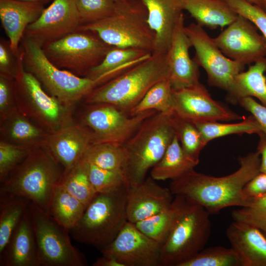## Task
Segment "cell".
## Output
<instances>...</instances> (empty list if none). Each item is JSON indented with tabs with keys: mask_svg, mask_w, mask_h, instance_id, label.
<instances>
[{
	"mask_svg": "<svg viewBox=\"0 0 266 266\" xmlns=\"http://www.w3.org/2000/svg\"><path fill=\"white\" fill-rule=\"evenodd\" d=\"M239 167L234 172L214 177L192 169L171 180L169 188L173 195L204 207L210 214L230 206L245 207L253 199L244 194L245 185L260 172L261 156L257 151L239 158Z\"/></svg>",
	"mask_w": 266,
	"mask_h": 266,
	"instance_id": "1",
	"label": "cell"
},
{
	"mask_svg": "<svg viewBox=\"0 0 266 266\" xmlns=\"http://www.w3.org/2000/svg\"><path fill=\"white\" fill-rule=\"evenodd\" d=\"M166 53H152L147 59L95 87L83 103H105L129 113L154 85L169 79Z\"/></svg>",
	"mask_w": 266,
	"mask_h": 266,
	"instance_id": "2",
	"label": "cell"
},
{
	"mask_svg": "<svg viewBox=\"0 0 266 266\" xmlns=\"http://www.w3.org/2000/svg\"><path fill=\"white\" fill-rule=\"evenodd\" d=\"M64 168L46 146L32 150L0 183V192L28 199L47 213Z\"/></svg>",
	"mask_w": 266,
	"mask_h": 266,
	"instance_id": "3",
	"label": "cell"
},
{
	"mask_svg": "<svg viewBox=\"0 0 266 266\" xmlns=\"http://www.w3.org/2000/svg\"><path fill=\"white\" fill-rule=\"evenodd\" d=\"M175 213L168 236L161 248V266H178L201 250L211 233L210 214L202 206L174 195Z\"/></svg>",
	"mask_w": 266,
	"mask_h": 266,
	"instance_id": "4",
	"label": "cell"
},
{
	"mask_svg": "<svg viewBox=\"0 0 266 266\" xmlns=\"http://www.w3.org/2000/svg\"><path fill=\"white\" fill-rule=\"evenodd\" d=\"M173 113L157 112L149 117L123 145L126 153L123 173L128 186L142 183L164 156L175 135Z\"/></svg>",
	"mask_w": 266,
	"mask_h": 266,
	"instance_id": "5",
	"label": "cell"
},
{
	"mask_svg": "<svg viewBox=\"0 0 266 266\" xmlns=\"http://www.w3.org/2000/svg\"><path fill=\"white\" fill-rule=\"evenodd\" d=\"M78 30L93 32L114 47L137 48L152 53L154 49L155 34L148 22L146 9L139 0L115 2L110 15L81 25Z\"/></svg>",
	"mask_w": 266,
	"mask_h": 266,
	"instance_id": "6",
	"label": "cell"
},
{
	"mask_svg": "<svg viewBox=\"0 0 266 266\" xmlns=\"http://www.w3.org/2000/svg\"><path fill=\"white\" fill-rule=\"evenodd\" d=\"M128 186L110 193H97L69 233L77 241L100 250L109 244L128 221Z\"/></svg>",
	"mask_w": 266,
	"mask_h": 266,
	"instance_id": "7",
	"label": "cell"
},
{
	"mask_svg": "<svg viewBox=\"0 0 266 266\" xmlns=\"http://www.w3.org/2000/svg\"><path fill=\"white\" fill-rule=\"evenodd\" d=\"M19 47L25 69L36 78L48 94L64 104L75 108L97 86L91 79L56 66L42 47L31 39L23 36Z\"/></svg>",
	"mask_w": 266,
	"mask_h": 266,
	"instance_id": "8",
	"label": "cell"
},
{
	"mask_svg": "<svg viewBox=\"0 0 266 266\" xmlns=\"http://www.w3.org/2000/svg\"><path fill=\"white\" fill-rule=\"evenodd\" d=\"M14 84L18 110L48 133H54L74 122L75 108L48 94L36 78L25 69L20 49Z\"/></svg>",
	"mask_w": 266,
	"mask_h": 266,
	"instance_id": "9",
	"label": "cell"
},
{
	"mask_svg": "<svg viewBox=\"0 0 266 266\" xmlns=\"http://www.w3.org/2000/svg\"><path fill=\"white\" fill-rule=\"evenodd\" d=\"M113 47L93 32L77 30L42 48L56 66L85 77Z\"/></svg>",
	"mask_w": 266,
	"mask_h": 266,
	"instance_id": "10",
	"label": "cell"
},
{
	"mask_svg": "<svg viewBox=\"0 0 266 266\" xmlns=\"http://www.w3.org/2000/svg\"><path fill=\"white\" fill-rule=\"evenodd\" d=\"M29 213L40 266H86L84 255L70 241L69 231L31 201Z\"/></svg>",
	"mask_w": 266,
	"mask_h": 266,
	"instance_id": "11",
	"label": "cell"
},
{
	"mask_svg": "<svg viewBox=\"0 0 266 266\" xmlns=\"http://www.w3.org/2000/svg\"><path fill=\"white\" fill-rule=\"evenodd\" d=\"M82 105L79 113V122L92 132L93 143L123 145L147 118L157 112L149 110L131 116L108 103H82Z\"/></svg>",
	"mask_w": 266,
	"mask_h": 266,
	"instance_id": "12",
	"label": "cell"
},
{
	"mask_svg": "<svg viewBox=\"0 0 266 266\" xmlns=\"http://www.w3.org/2000/svg\"><path fill=\"white\" fill-rule=\"evenodd\" d=\"M185 31L195 50L194 59L205 70L209 85L228 92L245 66L225 56L213 38L197 23H190Z\"/></svg>",
	"mask_w": 266,
	"mask_h": 266,
	"instance_id": "13",
	"label": "cell"
},
{
	"mask_svg": "<svg viewBox=\"0 0 266 266\" xmlns=\"http://www.w3.org/2000/svg\"><path fill=\"white\" fill-rule=\"evenodd\" d=\"M213 38L225 56L245 66L266 57V40L251 21L240 15Z\"/></svg>",
	"mask_w": 266,
	"mask_h": 266,
	"instance_id": "14",
	"label": "cell"
},
{
	"mask_svg": "<svg viewBox=\"0 0 266 266\" xmlns=\"http://www.w3.org/2000/svg\"><path fill=\"white\" fill-rule=\"evenodd\" d=\"M162 246L127 221L113 241L100 251L123 266H158Z\"/></svg>",
	"mask_w": 266,
	"mask_h": 266,
	"instance_id": "15",
	"label": "cell"
},
{
	"mask_svg": "<svg viewBox=\"0 0 266 266\" xmlns=\"http://www.w3.org/2000/svg\"><path fill=\"white\" fill-rule=\"evenodd\" d=\"M174 112L192 123L231 121L243 118L213 100L200 82L179 89H172Z\"/></svg>",
	"mask_w": 266,
	"mask_h": 266,
	"instance_id": "16",
	"label": "cell"
},
{
	"mask_svg": "<svg viewBox=\"0 0 266 266\" xmlns=\"http://www.w3.org/2000/svg\"><path fill=\"white\" fill-rule=\"evenodd\" d=\"M80 26L74 0H54L27 28L24 36L43 47L77 31Z\"/></svg>",
	"mask_w": 266,
	"mask_h": 266,
	"instance_id": "17",
	"label": "cell"
},
{
	"mask_svg": "<svg viewBox=\"0 0 266 266\" xmlns=\"http://www.w3.org/2000/svg\"><path fill=\"white\" fill-rule=\"evenodd\" d=\"M185 27L182 13L175 24L170 45L166 53L169 80L174 90L200 82L199 66L194 59L190 57L189 50L192 46L186 33Z\"/></svg>",
	"mask_w": 266,
	"mask_h": 266,
	"instance_id": "18",
	"label": "cell"
},
{
	"mask_svg": "<svg viewBox=\"0 0 266 266\" xmlns=\"http://www.w3.org/2000/svg\"><path fill=\"white\" fill-rule=\"evenodd\" d=\"M94 143L91 130L80 123L74 122L50 134L46 147L64 168L68 171L83 158Z\"/></svg>",
	"mask_w": 266,
	"mask_h": 266,
	"instance_id": "19",
	"label": "cell"
},
{
	"mask_svg": "<svg viewBox=\"0 0 266 266\" xmlns=\"http://www.w3.org/2000/svg\"><path fill=\"white\" fill-rule=\"evenodd\" d=\"M173 195L151 176L142 183L128 187L127 217L133 223L144 220L169 207Z\"/></svg>",
	"mask_w": 266,
	"mask_h": 266,
	"instance_id": "20",
	"label": "cell"
},
{
	"mask_svg": "<svg viewBox=\"0 0 266 266\" xmlns=\"http://www.w3.org/2000/svg\"><path fill=\"white\" fill-rule=\"evenodd\" d=\"M44 5L18 0H0V19L11 48L17 56L27 28L40 16Z\"/></svg>",
	"mask_w": 266,
	"mask_h": 266,
	"instance_id": "21",
	"label": "cell"
},
{
	"mask_svg": "<svg viewBox=\"0 0 266 266\" xmlns=\"http://www.w3.org/2000/svg\"><path fill=\"white\" fill-rule=\"evenodd\" d=\"M226 235L242 266H266V236L260 229L234 221L227 229Z\"/></svg>",
	"mask_w": 266,
	"mask_h": 266,
	"instance_id": "22",
	"label": "cell"
},
{
	"mask_svg": "<svg viewBox=\"0 0 266 266\" xmlns=\"http://www.w3.org/2000/svg\"><path fill=\"white\" fill-rule=\"evenodd\" d=\"M145 6L148 22L155 34L153 53H166L175 24L183 13L184 0H139Z\"/></svg>",
	"mask_w": 266,
	"mask_h": 266,
	"instance_id": "23",
	"label": "cell"
},
{
	"mask_svg": "<svg viewBox=\"0 0 266 266\" xmlns=\"http://www.w3.org/2000/svg\"><path fill=\"white\" fill-rule=\"evenodd\" d=\"M0 266H40L29 208L0 253Z\"/></svg>",
	"mask_w": 266,
	"mask_h": 266,
	"instance_id": "24",
	"label": "cell"
},
{
	"mask_svg": "<svg viewBox=\"0 0 266 266\" xmlns=\"http://www.w3.org/2000/svg\"><path fill=\"white\" fill-rule=\"evenodd\" d=\"M50 133L18 109L0 122V140L32 149L46 146Z\"/></svg>",
	"mask_w": 266,
	"mask_h": 266,
	"instance_id": "25",
	"label": "cell"
},
{
	"mask_svg": "<svg viewBox=\"0 0 266 266\" xmlns=\"http://www.w3.org/2000/svg\"><path fill=\"white\" fill-rule=\"evenodd\" d=\"M152 53L143 49L113 46L85 77L95 81L97 86L149 57Z\"/></svg>",
	"mask_w": 266,
	"mask_h": 266,
	"instance_id": "26",
	"label": "cell"
},
{
	"mask_svg": "<svg viewBox=\"0 0 266 266\" xmlns=\"http://www.w3.org/2000/svg\"><path fill=\"white\" fill-rule=\"evenodd\" d=\"M266 57L249 66L248 70L235 78L232 88L227 92V100L237 104L242 98H257L266 106Z\"/></svg>",
	"mask_w": 266,
	"mask_h": 266,
	"instance_id": "27",
	"label": "cell"
},
{
	"mask_svg": "<svg viewBox=\"0 0 266 266\" xmlns=\"http://www.w3.org/2000/svg\"><path fill=\"white\" fill-rule=\"evenodd\" d=\"M184 10L196 23L212 30L229 26L238 16L224 0H184Z\"/></svg>",
	"mask_w": 266,
	"mask_h": 266,
	"instance_id": "28",
	"label": "cell"
},
{
	"mask_svg": "<svg viewBox=\"0 0 266 266\" xmlns=\"http://www.w3.org/2000/svg\"><path fill=\"white\" fill-rule=\"evenodd\" d=\"M198 164L185 155L175 134L163 157L151 169L150 176L156 181L174 180L194 169Z\"/></svg>",
	"mask_w": 266,
	"mask_h": 266,
	"instance_id": "29",
	"label": "cell"
},
{
	"mask_svg": "<svg viewBox=\"0 0 266 266\" xmlns=\"http://www.w3.org/2000/svg\"><path fill=\"white\" fill-rule=\"evenodd\" d=\"M30 202L26 198L0 192V253L28 211Z\"/></svg>",
	"mask_w": 266,
	"mask_h": 266,
	"instance_id": "30",
	"label": "cell"
},
{
	"mask_svg": "<svg viewBox=\"0 0 266 266\" xmlns=\"http://www.w3.org/2000/svg\"><path fill=\"white\" fill-rule=\"evenodd\" d=\"M86 208L83 203L60 184L53 196L50 215L70 231L78 222Z\"/></svg>",
	"mask_w": 266,
	"mask_h": 266,
	"instance_id": "31",
	"label": "cell"
},
{
	"mask_svg": "<svg viewBox=\"0 0 266 266\" xmlns=\"http://www.w3.org/2000/svg\"><path fill=\"white\" fill-rule=\"evenodd\" d=\"M88 163L82 158L68 171L64 173L61 185L86 207L97 193L88 173Z\"/></svg>",
	"mask_w": 266,
	"mask_h": 266,
	"instance_id": "32",
	"label": "cell"
},
{
	"mask_svg": "<svg viewBox=\"0 0 266 266\" xmlns=\"http://www.w3.org/2000/svg\"><path fill=\"white\" fill-rule=\"evenodd\" d=\"M83 158L88 163L98 167L123 172L126 153L123 145L95 143L89 147Z\"/></svg>",
	"mask_w": 266,
	"mask_h": 266,
	"instance_id": "33",
	"label": "cell"
},
{
	"mask_svg": "<svg viewBox=\"0 0 266 266\" xmlns=\"http://www.w3.org/2000/svg\"><path fill=\"white\" fill-rule=\"evenodd\" d=\"M149 110L164 113L174 112L172 88L169 79L160 81L151 88L139 102L130 110L129 114L133 116Z\"/></svg>",
	"mask_w": 266,
	"mask_h": 266,
	"instance_id": "34",
	"label": "cell"
},
{
	"mask_svg": "<svg viewBox=\"0 0 266 266\" xmlns=\"http://www.w3.org/2000/svg\"><path fill=\"white\" fill-rule=\"evenodd\" d=\"M200 133L205 145L211 140L224 136L240 133H256L262 132L257 121L251 115L243 121L235 123L218 122L193 123Z\"/></svg>",
	"mask_w": 266,
	"mask_h": 266,
	"instance_id": "35",
	"label": "cell"
},
{
	"mask_svg": "<svg viewBox=\"0 0 266 266\" xmlns=\"http://www.w3.org/2000/svg\"><path fill=\"white\" fill-rule=\"evenodd\" d=\"M171 121L183 152L198 164L200 152L206 145L200 132L193 123L180 117L174 112L171 115Z\"/></svg>",
	"mask_w": 266,
	"mask_h": 266,
	"instance_id": "36",
	"label": "cell"
},
{
	"mask_svg": "<svg viewBox=\"0 0 266 266\" xmlns=\"http://www.w3.org/2000/svg\"><path fill=\"white\" fill-rule=\"evenodd\" d=\"M178 266H242L237 254L231 247L215 246L203 248Z\"/></svg>",
	"mask_w": 266,
	"mask_h": 266,
	"instance_id": "37",
	"label": "cell"
},
{
	"mask_svg": "<svg viewBox=\"0 0 266 266\" xmlns=\"http://www.w3.org/2000/svg\"><path fill=\"white\" fill-rule=\"evenodd\" d=\"M174 213L172 202L166 209L134 224L143 234L163 245L169 234Z\"/></svg>",
	"mask_w": 266,
	"mask_h": 266,
	"instance_id": "38",
	"label": "cell"
},
{
	"mask_svg": "<svg viewBox=\"0 0 266 266\" xmlns=\"http://www.w3.org/2000/svg\"><path fill=\"white\" fill-rule=\"evenodd\" d=\"M88 173L90 180L97 193H110L124 186H128L122 171L106 169L88 163Z\"/></svg>",
	"mask_w": 266,
	"mask_h": 266,
	"instance_id": "39",
	"label": "cell"
},
{
	"mask_svg": "<svg viewBox=\"0 0 266 266\" xmlns=\"http://www.w3.org/2000/svg\"><path fill=\"white\" fill-rule=\"evenodd\" d=\"M81 26L93 23L110 15L114 11L113 0H74Z\"/></svg>",
	"mask_w": 266,
	"mask_h": 266,
	"instance_id": "40",
	"label": "cell"
},
{
	"mask_svg": "<svg viewBox=\"0 0 266 266\" xmlns=\"http://www.w3.org/2000/svg\"><path fill=\"white\" fill-rule=\"evenodd\" d=\"M233 221H240L261 231L266 229V195L253 199L250 204L232 212Z\"/></svg>",
	"mask_w": 266,
	"mask_h": 266,
	"instance_id": "41",
	"label": "cell"
},
{
	"mask_svg": "<svg viewBox=\"0 0 266 266\" xmlns=\"http://www.w3.org/2000/svg\"><path fill=\"white\" fill-rule=\"evenodd\" d=\"M32 149L0 140V182L29 154Z\"/></svg>",
	"mask_w": 266,
	"mask_h": 266,
	"instance_id": "42",
	"label": "cell"
},
{
	"mask_svg": "<svg viewBox=\"0 0 266 266\" xmlns=\"http://www.w3.org/2000/svg\"><path fill=\"white\" fill-rule=\"evenodd\" d=\"M238 15L251 21L266 40V12L246 0H224Z\"/></svg>",
	"mask_w": 266,
	"mask_h": 266,
	"instance_id": "43",
	"label": "cell"
},
{
	"mask_svg": "<svg viewBox=\"0 0 266 266\" xmlns=\"http://www.w3.org/2000/svg\"><path fill=\"white\" fill-rule=\"evenodd\" d=\"M17 109L14 79L0 74V122Z\"/></svg>",
	"mask_w": 266,
	"mask_h": 266,
	"instance_id": "44",
	"label": "cell"
},
{
	"mask_svg": "<svg viewBox=\"0 0 266 266\" xmlns=\"http://www.w3.org/2000/svg\"><path fill=\"white\" fill-rule=\"evenodd\" d=\"M19 61L12 51L9 40L0 39V74L14 79L17 75Z\"/></svg>",
	"mask_w": 266,
	"mask_h": 266,
	"instance_id": "45",
	"label": "cell"
},
{
	"mask_svg": "<svg viewBox=\"0 0 266 266\" xmlns=\"http://www.w3.org/2000/svg\"><path fill=\"white\" fill-rule=\"evenodd\" d=\"M238 103L251 113L260 125L261 133L266 136V106L250 97L242 98Z\"/></svg>",
	"mask_w": 266,
	"mask_h": 266,
	"instance_id": "46",
	"label": "cell"
},
{
	"mask_svg": "<svg viewBox=\"0 0 266 266\" xmlns=\"http://www.w3.org/2000/svg\"><path fill=\"white\" fill-rule=\"evenodd\" d=\"M245 195L251 199L266 195V173L260 172L244 186Z\"/></svg>",
	"mask_w": 266,
	"mask_h": 266,
	"instance_id": "47",
	"label": "cell"
},
{
	"mask_svg": "<svg viewBox=\"0 0 266 266\" xmlns=\"http://www.w3.org/2000/svg\"><path fill=\"white\" fill-rule=\"evenodd\" d=\"M260 140L257 151L261 156L260 172L266 173V136L262 133L259 134Z\"/></svg>",
	"mask_w": 266,
	"mask_h": 266,
	"instance_id": "48",
	"label": "cell"
},
{
	"mask_svg": "<svg viewBox=\"0 0 266 266\" xmlns=\"http://www.w3.org/2000/svg\"><path fill=\"white\" fill-rule=\"evenodd\" d=\"M93 266H123L114 258L110 256L102 255L93 263Z\"/></svg>",
	"mask_w": 266,
	"mask_h": 266,
	"instance_id": "49",
	"label": "cell"
},
{
	"mask_svg": "<svg viewBox=\"0 0 266 266\" xmlns=\"http://www.w3.org/2000/svg\"><path fill=\"white\" fill-rule=\"evenodd\" d=\"M21 1H30V2H34L40 3L45 5V4L53 1L54 0H18Z\"/></svg>",
	"mask_w": 266,
	"mask_h": 266,
	"instance_id": "50",
	"label": "cell"
},
{
	"mask_svg": "<svg viewBox=\"0 0 266 266\" xmlns=\"http://www.w3.org/2000/svg\"><path fill=\"white\" fill-rule=\"evenodd\" d=\"M246 0L263 8V0Z\"/></svg>",
	"mask_w": 266,
	"mask_h": 266,
	"instance_id": "51",
	"label": "cell"
},
{
	"mask_svg": "<svg viewBox=\"0 0 266 266\" xmlns=\"http://www.w3.org/2000/svg\"><path fill=\"white\" fill-rule=\"evenodd\" d=\"M263 9L266 12V0H263Z\"/></svg>",
	"mask_w": 266,
	"mask_h": 266,
	"instance_id": "52",
	"label": "cell"
},
{
	"mask_svg": "<svg viewBox=\"0 0 266 266\" xmlns=\"http://www.w3.org/2000/svg\"><path fill=\"white\" fill-rule=\"evenodd\" d=\"M113 0L115 2H120L125 1L127 0Z\"/></svg>",
	"mask_w": 266,
	"mask_h": 266,
	"instance_id": "53",
	"label": "cell"
},
{
	"mask_svg": "<svg viewBox=\"0 0 266 266\" xmlns=\"http://www.w3.org/2000/svg\"><path fill=\"white\" fill-rule=\"evenodd\" d=\"M263 233H264V234L265 235V236H266V229L263 231H262Z\"/></svg>",
	"mask_w": 266,
	"mask_h": 266,
	"instance_id": "54",
	"label": "cell"
}]
</instances>
